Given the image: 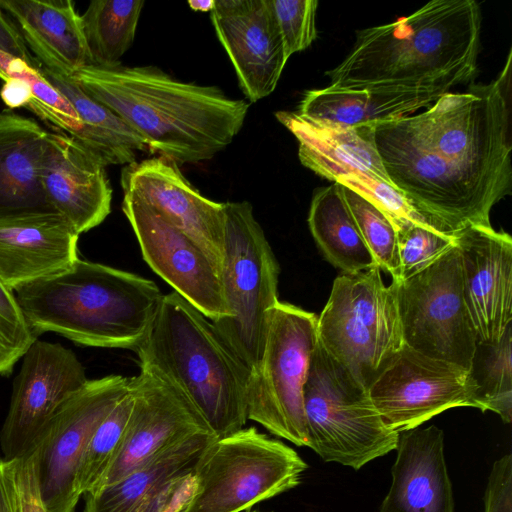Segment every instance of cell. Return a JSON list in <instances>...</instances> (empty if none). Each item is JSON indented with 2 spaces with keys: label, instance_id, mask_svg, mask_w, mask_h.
Here are the masks:
<instances>
[{
  "label": "cell",
  "instance_id": "cell-40",
  "mask_svg": "<svg viewBox=\"0 0 512 512\" xmlns=\"http://www.w3.org/2000/svg\"><path fill=\"white\" fill-rule=\"evenodd\" d=\"M193 474L167 481L145 502L139 512H180L192 493Z\"/></svg>",
  "mask_w": 512,
  "mask_h": 512
},
{
  "label": "cell",
  "instance_id": "cell-2",
  "mask_svg": "<svg viewBox=\"0 0 512 512\" xmlns=\"http://www.w3.org/2000/svg\"><path fill=\"white\" fill-rule=\"evenodd\" d=\"M481 9L474 0L430 1L407 17L357 32L330 86L387 92L442 91L477 74Z\"/></svg>",
  "mask_w": 512,
  "mask_h": 512
},
{
  "label": "cell",
  "instance_id": "cell-17",
  "mask_svg": "<svg viewBox=\"0 0 512 512\" xmlns=\"http://www.w3.org/2000/svg\"><path fill=\"white\" fill-rule=\"evenodd\" d=\"M454 238L477 343H496L512 326V238L491 225L466 227Z\"/></svg>",
  "mask_w": 512,
  "mask_h": 512
},
{
  "label": "cell",
  "instance_id": "cell-38",
  "mask_svg": "<svg viewBox=\"0 0 512 512\" xmlns=\"http://www.w3.org/2000/svg\"><path fill=\"white\" fill-rule=\"evenodd\" d=\"M287 59L308 48L317 37L316 0H271Z\"/></svg>",
  "mask_w": 512,
  "mask_h": 512
},
{
  "label": "cell",
  "instance_id": "cell-3",
  "mask_svg": "<svg viewBox=\"0 0 512 512\" xmlns=\"http://www.w3.org/2000/svg\"><path fill=\"white\" fill-rule=\"evenodd\" d=\"M71 78L139 134L151 153L177 164L212 159L237 136L249 109L219 87L182 82L155 66L88 65Z\"/></svg>",
  "mask_w": 512,
  "mask_h": 512
},
{
  "label": "cell",
  "instance_id": "cell-35",
  "mask_svg": "<svg viewBox=\"0 0 512 512\" xmlns=\"http://www.w3.org/2000/svg\"><path fill=\"white\" fill-rule=\"evenodd\" d=\"M397 235L400 280L424 270L455 245L454 235L428 224H410Z\"/></svg>",
  "mask_w": 512,
  "mask_h": 512
},
{
  "label": "cell",
  "instance_id": "cell-28",
  "mask_svg": "<svg viewBox=\"0 0 512 512\" xmlns=\"http://www.w3.org/2000/svg\"><path fill=\"white\" fill-rule=\"evenodd\" d=\"M40 73L73 105L81 122L79 144L108 165H128L138 151H147L146 141L105 105L87 95L70 78L40 66Z\"/></svg>",
  "mask_w": 512,
  "mask_h": 512
},
{
  "label": "cell",
  "instance_id": "cell-30",
  "mask_svg": "<svg viewBox=\"0 0 512 512\" xmlns=\"http://www.w3.org/2000/svg\"><path fill=\"white\" fill-rule=\"evenodd\" d=\"M143 0H95L80 15L90 65L114 67L131 47Z\"/></svg>",
  "mask_w": 512,
  "mask_h": 512
},
{
  "label": "cell",
  "instance_id": "cell-1",
  "mask_svg": "<svg viewBox=\"0 0 512 512\" xmlns=\"http://www.w3.org/2000/svg\"><path fill=\"white\" fill-rule=\"evenodd\" d=\"M512 50L498 76L442 94L425 111L374 125V142L396 189L438 230L490 226L511 194Z\"/></svg>",
  "mask_w": 512,
  "mask_h": 512
},
{
  "label": "cell",
  "instance_id": "cell-8",
  "mask_svg": "<svg viewBox=\"0 0 512 512\" xmlns=\"http://www.w3.org/2000/svg\"><path fill=\"white\" fill-rule=\"evenodd\" d=\"M224 214L221 280L230 316L213 324L250 372L262 354L268 314L279 301L280 267L249 202H226Z\"/></svg>",
  "mask_w": 512,
  "mask_h": 512
},
{
  "label": "cell",
  "instance_id": "cell-36",
  "mask_svg": "<svg viewBox=\"0 0 512 512\" xmlns=\"http://www.w3.org/2000/svg\"><path fill=\"white\" fill-rule=\"evenodd\" d=\"M336 182L352 189L378 208L390 219L397 231L414 223L432 225L401 191L389 183L367 175L343 177Z\"/></svg>",
  "mask_w": 512,
  "mask_h": 512
},
{
  "label": "cell",
  "instance_id": "cell-18",
  "mask_svg": "<svg viewBox=\"0 0 512 512\" xmlns=\"http://www.w3.org/2000/svg\"><path fill=\"white\" fill-rule=\"evenodd\" d=\"M210 17L245 96H269L288 60L271 0H215Z\"/></svg>",
  "mask_w": 512,
  "mask_h": 512
},
{
  "label": "cell",
  "instance_id": "cell-20",
  "mask_svg": "<svg viewBox=\"0 0 512 512\" xmlns=\"http://www.w3.org/2000/svg\"><path fill=\"white\" fill-rule=\"evenodd\" d=\"M40 179L50 205L79 235L100 225L111 212L106 166L63 133L48 132Z\"/></svg>",
  "mask_w": 512,
  "mask_h": 512
},
{
  "label": "cell",
  "instance_id": "cell-33",
  "mask_svg": "<svg viewBox=\"0 0 512 512\" xmlns=\"http://www.w3.org/2000/svg\"><path fill=\"white\" fill-rule=\"evenodd\" d=\"M132 408L133 396L128 386V392L102 420L85 449L78 473V485L82 496L95 490L118 453Z\"/></svg>",
  "mask_w": 512,
  "mask_h": 512
},
{
  "label": "cell",
  "instance_id": "cell-11",
  "mask_svg": "<svg viewBox=\"0 0 512 512\" xmlns=\"http://www.w3.org/2000/svg\"><path fill=\"white\" fill-rule=\"evenodd\" d=\"M396 283L404 344L469 370L477 336L465 304L457 246Z\"/></svg>",
  "mask_w": 512,
  "mask_h": 512
},
{
  "label": "cell",
  "instance_id": "cell-5",
  "mask_svg": "<svg viewBox=\"0 0 512 512\" xmlns=\"http://www.w3.org/2000/svg\"><path fill=\"white\" fill-rule=\"evenodd\" d=\"M135 352L140 367L177 390L216 438L244 428L249 370L213 322L179 294L162 295Z\"/></svg>",
  "mask_w": 512,
  "mask_h": 512
},
{
  "label": "cell",
  "instance_id": "cell-42",
  "mask_svg": "<svg viewBox=\"0 0 512 512\" xmlns=\"http://www.w3.org/2000/svg\"><path fill=\"white\" fill-rule=\"evenodd\" d=\"M32 95L30 85L17 77H9L0 90V98L10 109L26 108Z\"/></svg>",
  "mask_w": 512,
  "mask_h": 512
},
{
  "label": "cell",
  "instance_id": "cell-25",
  "mask_svg": "<svg viewBox=\"0 0 512 512\" xmlns=\"http://www.w3.org/2000/svg\"><path fill=\"white\" fill-rule=\"evenodd\" d=\"M27 47L49 71L72 77L90 65L80 15L70 0H0Z\"/></svg>",
  "mask_w": 512,
  "mask_h": 512
},
{
  "label": "cell",
  "instance_id": "cell-26",
  "mask_svg": "<svg viewBox=\"0 0 512 512\" xmlns=\"http://www.w3.org/2000/svg\"><path fill=\"white\" fill-rule=\"evenodd\" d=\"M216 437L198 432L157 455L120 480L83 495L84 512H139L167 481L192 474Z\"/></svg>",
  "mask_w": 512,
  "mask_h": 512
},
{
  "label": "cell",
  "instance_id": "cell-27",
  "mask_svg": "<svg viewBox=\"0 0 512 512\" xmlns=\"http://www.w3.org/2000/svg\"><path fill=\"white\" fill-rule=\"evenodd\" d=\"M442 94V91L345 90L329 85L307 91L297 113L347 127L375 125L413 115L428 108Z\"/></svg>",
  "mask_w": 512,
  "mask_h": 512
},
{
  "label": "cell",
  "instance_id": "cell-13",
  "mask_svg": "<svg viewBox=\"0 0 512 512\" xmlns=\"http://www.w3.org/2000/svg\"><path fill=\"white\" fill-rule=\"evenodd\" d=\"M368 393L383 422L397 432L419 427L450 408H476V387L468 369L405 344L375 377Z\"/></svg>",
  "mask_w": 512,
  "mask_h": 512
},
{
  "label": "cell",
  "instance_id": "cell-43",
  "mask_svg": "<svg viewBox=\"0 0 512 512\" xmlns=\"http://www.w3.org/2000/svg\"><path fill=\"white\" fill-rule=\"evenodd\" d=\"M0 512H16L9 460H0Z\"/></svg>",
  "mask_w": 512,
  "mask_h": 512
},
{
  "label": "cell",
  "instance_id": "cell-41",
  "mask_svg": "<svg viewBox=\"0 0 512 512\" xmlns=\"http://www.w3.org/2000/svg\"><path fill=\"white\" fill-rule=\"evenodd\" d=\"M0 51L26 62L29 66L39 69L40 63L28 51L20 32L0 7Z\"/></svg>",
  "mask_w": 512,
  "mask_h": 512
},
{
  "label": "cell",
  "instance_id": "cell-39",
  "mask_svg": "<svg viewBox=\"0 0 512 512\" xmlns=\"http://www.w3.org/2000/svg\"><path fill=\"white\" fill-rule=\"evenodd\" d=\"M9 462L15 511L48 512L39 491L34 452Z\"/></svg>",
  "mask_w": 512,
  "mask_h": 512
},
{
  "label": "cell",
  "instance_id": "cell-29",
  "mask_svg": "<svg viewBox=\"0 0 512 512\" xmlns=\"http://www.w3.org/2000/svg\"><path fill=\"white\" fill-rule=\"evenodd\" d=\"M308 225L325 258L343 273L377 266L345 201L341 184L333 182L315 192Z\"/></svg>",
  "mask_w": 512,
  "mask_h": 512
},
{
  "label": "cell",
  "instance_id": "cell-4",
  "mask_svg": "<svg viewBox=\"0 0 512 512\" xmlns=\"http://www.w3.org/2000/svg\"><path fill=\"white\" fill-rule=\"evenodd\" d=\"M14 292L36 336L52 332L79 345L134 351L163 295L150 279L80 258Z\"/></svg>",
  "mask_w": 512,
  "mask_h": 512
},
{
  "label": "cell",
  "instance_id": "cell-6",
  "mask_svg": "<svg viewBox=\"0 0 512 512\" xmlns=\"http://www.w3.org/2000/svg\"><path fill=\"white\" fill-rule=\"evenodd\" d=\"M308 446L325 462L359 470L396 449L389 428L362 385L317 339L303 388Z\"/></svg>",
  "mask_w": 512,
  "mask_h": 512
},
{
  "label": "cell",
  "instance_id": "cell-34",
  "mask_svg": "<svg viewBox=\"0 0 512 512\" xmlns=\"http://www.w3.org/2000/svg\"><path fill=\"white\" fill-rule=\"evenodd\" d=\"M342 186L343 196L359 228L362 238L377 266L400 280L397 230L378 208L352 189Z\"/></svg>",
  "mask_w": 512,
  "mask_h": 512
},
{
  "label": "cell",
  "instance_id": "cell-45",
  "mask_svg": "<svg viewBox=\"0 0 512 512\" xmlns=\"http://www.w3.org/2000/svg\"><path fill=\"white\" fill-rule=\"evenodd\" d=\"M249 512H257V511H249Z\"/></svg>",
  "mask_w": 512,
  "mask_h": 512
},
{
  "label": "cell",
  "instance_id": "cell-22",
  "mask_svg": "<svg viewBox=\"0 0 512 512\" xmlns=\"http://www.w3.org/2000/svg\"><path fill=\"white\" fill-rule=\"evenodd\" d=\"M275 116L297 139L301 164L320 177L336 182L367 175L393 185L374 142V125L347 127L292 111Z\"/></svg>",
  "mask_w": 512,
  "mask_h": 512
},
{
  "label": "cell",
  "instance_id": "cell-16",
  "mask_svg": "<svg viewBox=\"0 0 512 512\" xmlns=\"http://www.w3.org/2000/svg\"><path fill=\"white\" fill-rule=\"evenodd\" d=\"M140 369L137 376L129 378L133 408L122 445L94 491L120 480L198 432L212 433L177 390L150 369Z\"/></svg>",
  "mask_w": 512,
  "mask_h": 512
},
{
  "label": "cell",
  "instance_id": "cell-9",
  "mask_svg": "<svg viewBox=\"0 0 512 512\" xmlns=\"http://www.w3.org/2000/svg\"><path fill=\"white\" fill-rule=\"evenodd\" d=\"M307 464L279 440L243 428L215 438L194 471L180 512H241L296 487Z\"/></svg>",
  "mask_w": 512,
  "mask_h": 512
},
{
  "label": "cell",
  "instance_id": "cell-21",
  "mask_svg": "<svg viewBox=\"0 0 512 512\" xmlns=\"http://www.w3.org/2000/svg\"><path fill=\"white\" fill-rule=\"evenodd\" d=\"M392 483L379 512H454L444 434L431 425L399 432Z\"/></svg>",
  "mask_w": 512,
  "mask_h": 512
},
{
  "label": "cell",
  "instance_id": "cell-32",
  "mask_svg": "<svg viewBox=\"0 0 512 512\" xmlns=\"http://www.w3.org/2000/svg\"><path fill=\"white\" fill-rule=\"evenodd\" d=\"M9 77L23 79L30 85L33 95L26 109L59 133L79 142L81 122L70 101L40 73L39 69L0 51V78L5 82Z\"/></svg>",
  "mask_w": 512,
  "mask_h": 512
},
{
  "label": "cell",
  "instance_id": "cell-10",
  "mask_svg": "<svg viewBox=\"0 0 512 512\" xmlns=\"http://www.w3.org/2000/svg\"><path fill=\"white\" fill-rule=\"evenodd\" d=\"M318 339L317 316L278 301L268 314L262 354L249 372L247 417L296 446H308L303 388Z\"/></svg>",
  "mask_w": 512,
  "mask_h": 512
},
{
  "label": "cell",
  "instance_id": "cell-7",
  "mask_svg": "<svg viewBox=\"0 0 512 512\" xmlns=\"http://www.w3.org/2000/svg\"><path fill=\"white\" fill-rule=\"evenodd\" d=\"M324 348L367 389L404 345L397 283L386 286L378 266L342 273L317 317Z\"/></svg>",
  "mask_w": 512,
  "mask_h": 512
},
{
  "label": "cell",
  "instance_id": "cell-12",
  "mask_svg": "<svg viewBox=\"0 0 512 512\" xmlns=\"http://www.w3.org/2000/svg\"><path fill=\"white\" fill-rule=\"evenodd\" d=\"M129 378L108 375L87 380L62 403L36 448L39 491L48 512H75L82 496L80 463L102 420L128 392Z\"/></svg>",
  "mask_w": 512,
  "mask_h": 512
},
{
  "label": "cell",
  "instance_id": "cell-31",
  "mask_svg": "<svg viewBox=\"0 0 512 512\" xmlns=\"http://www.w3.org/2000/svg\"><path fill=\"white\" fill-rule=\"evenodd\" d=\"M512 326L496 343H477L470 366L476 408L512 419Z\"/></svg>",
  "mask_w": 512,
  "mask_h": 512
},
{
  "label": "cell",
  "instance_id": "cell-37",
  "mask_svg": "<svg viewBox=\"0 0 512 512\" xmlns=\"http://www.w3.org/2000/svg\"><path fill=\"white\" fill-rule=\"evenodd\" d=\"M37 337L26 322L14 291L0 281V377L12 373Z\"/></svg>",
  "mask_w": 512,
  "mask_h": 512
},
{
  "label": "cell",
  "instance_id": "cell-15",
  "mask_svg": "<svg viewBox=\"0 0 512 512\" xmlns=\"http://www.w3.org/2000/svg\"><path fill=\"white\" fill-rule=\"evenodd\" d=\"M122 210L151 269L212 322L230 316L220 264L151 206L124 194Z\"/></svg>",
  "mask_w": 512,
  "mask_h": 512
},
{
  "label": "cell",
  "instance_id": "cell-23",
  "mask_svg": "<svg viewBox=\"0 0 512 512\" xmlns=\"http://www.w3.org/2000/svg\"><path fill=\"white\" fill-rule=\"evenodd\" d=\"M79 236L59 214L0 223V281L15 291L70 269Z\"/></svg>",
  "mask_w": 512,
  "mask_h": 512
},
{
  "label": "cell",
  "instance_id": "cell-14",
  "mask_svg": "<svg viewBox=\"0 0 512 512\" xmlns=\"http://www.w3.org/2000/svg\"><path fill=\"white\" fill-rule=\"evenodd\" d=\"M22 358L0 431L5 460L31 453L62 403L88 380L76 354L60 343L37 339Z\"/></svg>",
  "mask_w": 512,
  "mask_h": 512
},
{
  "label": "cell",
  "instance_id": "cell-44",
  "mask_svg": "<svg viewBox=\"0 0 512 512\" xmlns=\"http://www.w3.org/2000/svg\"><path fill=\"white\" fill-rule=\"evenodd\" d=\"M187 4L194 11L211 12L214 8L215 0H190Z\"/></svg>",
  "mask_w": 512,
  "mask_h": 512
},
{
  "label": "cell",
  "instance_id": "cell-24",
  "mask_svg": "<svg viewBox=\"0 0 512 512\" xmlns=\"http://www.w3.org/2000/svg\"><path fill=\"white\" fill-rule=\"evenodd\" d=\"M48 132L33 119L0 112V223L58 214L40 179Z\"/></svg>",
  "mask_w": 512,
  "mask_h": 512
},
{
  "label": "cell",
  "instance_id": "cell-19",
  "mask_svg": "<svg viewBox=\"0 0 512 512\" xmlns=\"http://www.w3.org/2000/svg\"><path fill=\"white\" fill-rule=\"evenodd\" d=\"M124 194L151 206L197 242L222 265L225 238L224 203L202 196L184 177L178 164L161 156L125 165Z\"/></svg>",
  "mask_w": 512,
  "mask_h": 512
}]
</instances>
